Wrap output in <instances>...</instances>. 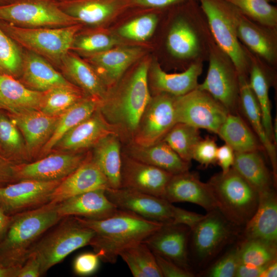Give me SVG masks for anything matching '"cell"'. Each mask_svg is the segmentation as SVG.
Here are the masks:
<instances>
[{
	"label": "cell",
	"instance_id": "19",
	"mask_svg": "<svg viewBox=\"0 0 277 277\" xmlns=\"http://www.w3.org/2000/svg\"><path fill=\"white\" fill-rule=\"evenodd\" d=\"M8 115L22 134L31 161L38 160L40 151L51 137L60 116H50L36 109L9 113Z\"/></svg>",
	"mask_w": 277,
	"mask_h": 277
},
{
	"label": "cell",
	"instance_id": "29",
	"mask_svg": "<svg viewBox=\"0 0 277 277\" xmlns=\"http://www.w3.org/2000/svg\"><path fill=\"white\" fill-rule=\"evenodd\" d=\"M61 63L64 74L87 96L100 103L105 99L108 92L107 87L92 66L69 52Z\"/></svg>",
	"mask_w": 277,
	"mask_h": 277
},
{
	"label": "cell",
	"instance_id": "11",
	"mask_svg": "<svg viewBox=\"0 0 277 277\" xmlns=\"http://www.w3.org/2000/svg\"><path fill=\"white\" fill-rule=\"evenodd\" d=\"M174 108L176 123L215 134L230 113L210 94L197 88L175 97Z\"/></svg>",
	"mask_w": 277,
	"mask_h": 277
},
{
	"label": "cell",
	"instance_id": "48",
	"mask_svg": "<svg viewBox=\"0 0 277 277\" xmlns=\"http://www.w3.org/2000/svg\"><path fill=\"white\" fill-rule=\"evenodd\" d=\"M240 264L238 246L231 248L208 269L207 276L233 277Z\"/></svg>",
	"mask_w": 277,
	"mask_h": 277
},
{
	"label": "cell",
	"instance_id": "59",
	"mask_svg": "<svg viewBox=\"0 0 277 277\" xmlns=\"http://www.w3.org/2000/svg\"><path fill=\"white\" fill-rule=\"evenodd\" d=\"M276 276L277 261L276 259L268 264L261 277H276Z\"/></svg>",
	"mask_w": 277,
	"mask_h": 277
},
{
	"label": "cell",
	"instance_id": "47",
	"mask_svg": "<svg viewBox=\"0 0 277 277\" xmlns=\"http://www.w3.org/2000/svg\"><path fill=\"white\" fill-rule=\"evenodd\" d=\"M158 19L154 14H145L138 17L124 25L118 30L123 37L136 41H144L153 34Z\"/></svg>",
	"mask_w": 277,
	"mask_h": 277
},
{
	"label": "cell",
	"instance_id": "28",
	"mask_svg": "<svg viewBox=\"0 0 277 277\" xmlns=\"http://www.w3.org/2000/svg\"><path fill=\"white\" fill-rule=\"evenodd\" d=\"M21 74L26 87L41 92L55 86L71 84L43 57L30 51L23 56Z\"/></svg>",
	"mask_w": 277,
	"mask_h": 277
},
{
	"label": "cell",
	"instance_id": "26",
	"mask_svg": "<svg viewBox=\"0 0 277 277\" xmlns=\"http://www.w3.org/2000/svg\"><path fill=\"white\" fill-rule=\"evenodd\" d=\"M238 36L239 41L257 55L270 64H275L277 58L275 28L254 23L240 12Z\"/></svg>",
	"mask_w": 277,
	"mask_h": 277
},
{
	"label": "cell",
	"instance_id": "54",
	"mask_svg": "<svg viewBox=\"0 0 277 277\" xmlns=\"http://www.w3.org/2000/svg\"><path fill=\"white\" fill-rule=\"evenodd\" d=\"M234 158V151L228 145L225 144L217 147L216 162L222 169V172H227L232 167Z\"/></svg>",
	"mask_w": 277,
	"mask_h": 277
},
{
	"label": "cell",
	"instance_id": "63",
	"mask_svg": "<svg viewBox=\"0 0 277 277\" xmlns=\"http://www.w3.org/2000/svg\"><path fill=\"white\" fill-rule=\"evenodd\" d=\"M13 1H14V0H11V2Z\"/></svg>",
	"mask_w": 277,
	"mask_h": 277
},
{
	"label": "cell",
	"instance_id": "44",
	"mask_svg": "<svg viewBox=\"0 0 277 277\" xmlns=\"http://www.w3.org/2000/svg\"><path fill=\"white\" fill-rule=\"evenodd\" d=\"M241 13L257 23L271 28L277 25L276 8L268 0H226Z\"/></svg>",
	"mask_w": 277,
	"mask_h": 277
},
{
	"label": "cell",
	"instance_id": "1",
	"mask_svg": "<svg viewBox=\"0 0 277 277\" xmlns=\"http://www.w3.org/2000/svg\"><path fill=\"white\" fill-rule=\"evenodd\" d=\"M75 217L94 231L89 245L100 259L110 264L116 263L122 251L143 242L163 224L120 209L112 215L102 220Z\"/></svg>",
	"mask_w": 277,
	"mask_h": 277
},
{
	"label": "cell",
	"instance_id": "10",
	"mask_svg": "<svg viewBox=\"0 0 277 277\" xmlns=\"http://www.w3.org/2000/svg\"><path fill=\"white\" fill-rule=\"evenodd\" d=\"M209 67L204 82L197 88L210 94L230 113L239 104V74L229 57L213 42L208 44Z\"/></svg>",
	"mask_w": 277,
	"mask_h": 277
},
{
	"label": "cell",
	"instance_id": "35",
	"mask_svg": "<svg viewBox=\"0 0 277 277\" xmlns=\"http://www.w3.org/2000/svg\"><path fill=\"white\" fill-rule=\"evenodd\" d=\"M217 134L234 152L260 151L264 149L253 131L235 113L228 114Z\"/></svg>",
	"mask_w": 277,
	"mask_h": 277
},
{
	"label": "cell",
	"instance_id": "42",
	"mask_svg": "<svg viewBox=\"0 0 277 277\" xmlns=\"http://www.w3.org/2000/svg\"><path fill=\"white\" fill-rule=\"evenodd\" d=\"M201 139L199 129L185 123H176L163 141L183 160L190 163L194 149Z\"/></svg>",
	"mask_w": 277,
	"mask_h": 277
},
{
	"label": "cell",
	"instance_id": "45",
	"mask_svg": "<svg viewBox=\"0 0 277 277\" xmlns=\"http://www.w3.org/2000/svg\"><path fill=\"white\" fill-rule=\"evenodd\" d=\"M15 43L0 27V72L13 77L21 74L23 56Z\"/></svg>",
	"mask_w": 277,
	"mask_h": 277
},
{
	"label": "cell",
	"instance_id": "40",
	"mask_svg": "<svg viewBox=\"0 0 277 277\" xmlns=\"http://www.w3.org/2000/svg\"><path fill=\"white\" fill-rule=\"evenodd\" d=\"M250 58L249 84L260 106L265 132L274 144L270 101L269 96V82L265 71L248 52Z\"/></svg>",
	"mask_w": 277,
	"mask_h": 277
},
{
	"label": "cell",
	"instance_id": "5",
	"mask_svg": "<svg viewBox=\"0 0 277 277\" xmlns=\"http://www.w3.org/2000/svg\"><path fill=\"white\" fill-rule=\"evenodd\" d=\"M207 183L220 211L236 226H245L258 207V191L232 167L214 174Z\"/></svg>",
	"mask_w": 277,
	"mask_h": 277
},
{
	"label": "cell",
	"instance_id": "52",
	"mask_svg": "<svg viewBox=\"0 0 277 277\" xmlns=\"http://www.w3.org/2000/svg\"><path fill=\"white\" fill-rule=\"evenodd\" d=\"M204 215L174 206L172 223L186 225L192 229Z\"/></svg>",
	"mask_w": 277,
	"mask_h": 277
},
{
	"label": "cell",
	"instance_id": "64",
	"mask_svg": "<svg viewBox=\"0 0 277 277\" xmlns=\"http://www.w3.org/2000/svg\"><path fill=\"white\" fill-rule=\"evenodd\" d=\"M62 1V0H59L58 1Z\"/></svg>",
	"mask_w": 277,
	"mask_h": 277
},
{
	"label": "cell",
	"instance_id": "7",
	"mask_svg": "<svg viewBox=\"0 0 277 277\" xmlns=\"http://www.w3.org/2000/svg\"><path fill=\"white\" fill-rule=\"evenodd\" d=\"M0 27L28 51L61 63L71 49L80 26L77 24L62 27L26 28L0 21Z\"/></svg>",
	"mask_w": 277,
	"mask_h": 277
},
{
	"label": "cell",
	"instance_id": "6",
	"mask_svg": "<svg viewBox=\"0 0 277 277\" xmlns=\"http://www.w3.org/2000/svg\"><path fill=\"white\" fill-rule=\"evenodd\" d=\"M94 234L92 229L81 224L75 216L63 218L31 250L39 262L41 275L74 251L89 245Z\"/></svg>",
	"mask_w": 277,
	"mask_h": 277
},
{
	"label": "cell",
	"instance_id": "14",
	"mask_svg": "<svg viewBox=\"0 0 277 277\" xmlns=\"http://www.w3.org/2000/svg\"><path fill=\"white\" fill-rule=\"evenodd\" d=\"M91 152H52L34 161L14 165L16 182L23 180L52 181L62 180L76 170Z\"/></svg>",
	"mask_w": 277,
	"mask_h": 277
},
{
	"label": "cell",
	"instance_id": "57",
	"mask_svg": "<svg viewBox=\"0 0 277 277\" xmlns=\"http://www.w3.org/2000/svg\"><path fill=\"white\" fill-rule=\"evenodd\" d=\"M182 0H134L140 5L155 8H161L173 5Z\"/></svg>",
	"mask_w": 277,
	"mask_h": 277
},
{
	"label": "cell",
	"instance_id": "36",
	"mask_svg": "<svg viewBox=\"0 0 277 277\" xmlns=\"http://www.w3.org/2000/svg\"><path fill=\"white\" fill-rule=\"evenodd\" d=\"M100 104L97 100L86 96L60 115L51 137L40 151L38 159L50 153L60 139L67 132L90 116L99 108Z\"/></svg>",
	"mask_w": 277,
	"mask_h": 277
},
{
	"label": "cell",
	"instance_id": "32",
	"mask_svg": "<svg viewBox=\"0 0 277 277\" xmlns=\"http://www.w3.org/2000/svg\"><path fill=\"white\" fill-rule=\"evenodd\" d=\"M166 45L169 53L176 58L201 60L199 59L203 49L201 36L197 29L184 18H179L172 24Z\"/></svg>",
	"mask_w": 277,
	"mask_h": 277
},
{
	"label": "cell",
	"instance_id": "8",
	"mask_svg": "<svg viewBox=\"0 0 277 277\" xmlns=\"http://www.w3.org/2000/svg\"><path fill=\"white\" fill-rule=\"evenodd\" d=\"M238 228L217 208L207 212L190 229L189 245L195 264L205 266L213 260L233 240Z\"/></svg>",
	"mask_w": 277,
	"mask_h": 277
},
{
	"label": "cell",
	"instance_id": "2",
	"mask_svg": "<svg viewBox=\"0 0 277 277\" xmlns=\"http://www.w3.org/2000/svg\"><path fill=\"white\" fill-rule=\"evenodd\" d=\"M148 71V62H142L116 93H107L99 106L104 117L125 144L131 141L151 97Z\"/></svg>",
	"mask_w": 277,
	"mask_h": 277
},
{
	"label": "cell",
	"instance_id": "30",
	"mask_svg": "<svg viewBox=\"0 0 277 277\" xmlns=\"http://www.w3.org/2000/svg\"><path fill=\"white\" fill-rule=\"evenodd\" d=\"M202 70L201 60L193 63L184 71L178 73H167L155 63L152 68V86L159 93H167L174 97L182 96L197 88Z\"/></svg>",
	"mask_w": 277,
	"mask_h": 277
},
{
	"label": "cell",
	"instance_id": "55",
	"mask_svg": "<svg viewBox=\"0 0 277 277\" xmlns=\"http://www.w3.org/2000/svg\"><path fill=\"white\" fill-rule=\"evenodd\" d=\"M14 164L0 156V187L16 182Z\"/></svg>",
	"mask_w": 277,
	"mask_h": 277
},
{
	"label": "cell",
	"instance_id": "56",
	"mask_svg": "<svg viewBox=\"0 0 277 277\" xmlns=\"http://www.w3.org/2000/svg\"><path fill=\"white\" fill-rule=\"evenodd\" d=\"M268 264L260 267H254L239 264L236 270L234 276L261 277L262 273L265 270Z\"/></svg>",
	"mask_w": 277,
	"mask_h": 277
},
{
	"label": "cell",
	"instance_id": "27",
	"mask_svg": "<svg viewBox=\"0 0 277 277\" xmlns=\"http://www.w3.org/2000/svg\"><path fill=\"white\" fill-rule=\"evenodd\" d=\"M239 104L253 132L259 139L264 150L269 158L272 173L276 185L277 157L275 146L267 136L263 127L261 109L255 96L250 87L247 76L239 75Z\"/></svg>",
	"mask_w": 277,
	"mask_h": 277
},
{
	"label": "cell",
	"instance_id": "21",
	"mask_svg": "<svg viewBox=\"0 0 277 277\" xmlns=\"http://www.w3.org/2000/svg\"><path fill=\"white\" fill-rule=\"evenodd\" d=\"M163 198L171 203H193L203 207L207 212L217 208L208 183L202 182L196 173L189 171L172 176Z\"/></svg>",
	"mask_w": 277,
	"mask_h": 277
},
{
	"label": "cell",
	"instance_id": "13",
	"mask_svg": "<svg viewBox=\"0 0 277 277\" xmlns=\"http://www.w3.org/2000/svg\"><path fill=\"white\" fill-rule=\"evenodd\" d=\"M62 180H23L1 187L0 208L11 216L48 204Z\"/></svg>",
	"mask_w": 277,
	"mask_h": 277
},
{
	"label": "cell",
	"instance_id": "9",
	"mask_svg": "<svg viewBox=\"0 0 277 277\" xmlns=\"http://www.w3.org/2000/svg\"><path fill=\"white\" fill-rule=\"evenodd\" d=\"M0 21L26 28L62 27L77 22L55 0H14L0 5Z\"/></svg>",
	"mask_w": 277,
	"mask_h": 277
},
{
	"label": "cell",
	"instance_id": "38",
	"mask_svg": "<svg viewBox=\"0 0 277 277\" xmlns=\"http://www.w3.org/2000/svg\"><path fill=\"white\" fill-rule=\"evenodd\" d=\"M0 156L14 165L31 162L20 131L8 114L1 111Z\"/></svg>",
	"mask_w": 277,
	"mask_h": 277
},
{
	"label": "cell",
	"instance_id": "16",
	"mask_svg": "<svg viewBox=\"0 0 277 277\" xmlns=\"http://www.w3.org/2000/svg\"><path fill=\"white\" fill-rule=\"evenodd\" d=\"M190 229L187 226L173 223H163L143 242L154 254L191 271L189 259Z\"/></svg>",
	"mask_w": 277,
	"mask_h": 277
},
{
	"label": "cell",
	"instance_id": "37",
	"mask_svg": "<svg viewBox=\"0 0 277 277\" xmlns=\"http://www.w3.org/2000/svg\"><path fill=\"white\" fill-rule=\"evenodd\" d=\"M60 8L77 22L89 25L103 22L112 15L114 6L103 0H62Z\"/></svg>",
	"mask_w": 277,
	"mask_h": 277
},
{
	"label": "cell",
	"instance_id": "58",
	"mask_svg": "<svg viewBox=\"0 0 277 277\" xmlns=\"http://www.w3.org/2000/svg\"><path fill=\"white\" fill-rule=\"evenodd\" d=\"M12 221V215L6 214L0 208V242L4 238Z\"/></svg>",
	"mask_w": 277,
	"mask_h": 277
},
{
	"label": "cell",
	"instance_id": "25",
	"mask_svg": "<svg viewBox=\"0 0 277 277\" xmlns=\"http://www.w3.org/2000/svg\"><path fill=\"white\" fill-rule=\"evenodd\" d=\"M123 152L129 157L165 170L172 174L189 171L190 163L183 160L164 141L142 146L129 142Z\"/></svg>",
	"mask_w": 277,
	"mask_h": 277
},
{
	"label": "cell",
	"instance_id": "53",
	"mask_svg": "<svg viewBox=\"0 0 277 277\" xmlns=\"http://www.w3.org/2000/svg\"><path fill=\"white\" fill-rule=\"evenodd\" d=\"M41 265L36 256L30 253L24 262L19 267L17 277H38L41 276Z\"/></svg>",
	"mask_w": 277,
	"mask_h": 277
},
{
	"label": "cell",
	"instance_id": "23",
	"mask_svg": "<svg viewBox=\"0 0 277 277\" xmlns=\"http://www.w3.org/2000/svg\"><path fill=\"white\" fill-rule=\"evenodd\" d=\"M143 50L137 47L125 46L89 55V61L106 86L114 85L126 70L142 55Z\"/></svg>",
	"mask_w": 277,
	"mask_h": 277
},
{
	"label": "cell",
	"instance_id": "39",
	"mask_svg": "<svg viewBox=\"0 0 277 277\" xmlns=\"http://www.w3.org/2000/svg\"><path fill=\"white\" fill-rule=\"evenodd\" d=\"M86 96L72 83L55 86L43 92L38 110L47 115L58 116Z\"/></svg>",
	"mask_w": 277,
	"mask_h": 277
},
{
	"label": "cell",
	"instance_id": "3",
	"mask_svg": "<svg viewBox=\"0 0 277 277\" xmlns=\"http://www.w3.org/2000/svg\"><path fill=\"white\" fill-rule=\"evenodd\" d=\"M57 204L49 203L12 215L9 228L0 242V265L21 267L38 240L63 218Z\"/></svg>",
	"mask_w": 277,
	"mask_h": 277
},
{
	"label": "cell",
	"instance_id": "24",
	"mask_svg": "<svg viewBox=\"0 0 277 277\" xmlns=\"http://www.w3.org/2000/svg\"><path fill=\"white\" fill-rule=\"evenodd\" d=\"M256 210L245 225L243 239L277 244V197L273 188L259 193Z\"/></svg>",
	"mask_w": 277,
	"mask_h": 277
},
{
	"label": "cell",
	"instance_id": "62",
	"mask_svg": "<svg viewBox=\"0 0 277 277\" xmlns=\"http://www.w3.org/2000/svg\"><path fill=\"white\" fill-rule=\"evenodd\" d=\"M269 2V1H274L275 0H268Z\"/></svg>",
	"mask_w": 277,
	"mask_h": 277
},
{
	"label": "cell",
	"instance_id": "22",
	"mask_svg": "<svg viewBox=\"0 0 277 277\" xmlns=\"http://www.w3.org/2000/svg\"><path fill=\"white\" fill-rule=\"evenodd\" d=\"M118 208L108 199L105 189H96L69 197L57 204L56 210L62 218L78 216L102 220L114 214Z\"/></svg>",
	"mask_w": 277,
	"mask_h": 277
},
{
	"label": "cell",
	"instance_id": "20",
	"mask_svg": "<svg viewBox=\"0 0 277 277\" xmlns=\"http://www.w3.org/2000/svg\"><path fill=\"white\" fill-rule=\"evenodd\" d=\"M109 188L107 179L92 160L90 153L81 166L63 179L52 192L49 203L57 204L83 193Z\"/></svg>",
	"mask_w": 277,
	"mask_h": 277
},
{
	"label": "cell",
	"instance_id": "50",
	"mask_svg": "<svg viewBox=\"0 0 277 277\" xmlns=\"http://www.w3.org/2000/svg\"><path fill=\"white\" fill-rule=\"evenodd\" d=\"M100 258L95 252H86L78 255L73 263L75 273L84 276L93 274L99 266Z\"/></svg>",
	"mask_w": 277,
	"mask_h": 277
},
{
	"label": "cell",
	"instance_id": "4",
	"mask_svg": "<svg viewBox=\"0 0 277 277\" xmlns=\"http://www.w3.org/2000/svg\"><path fill=\"white\" fill-rule=\"evenodd\" d=\"M199 1L214 42L231 60L239 75L247 76L251 61L238 36L240 11L226 0Z\"/></svg>",
	"mask_w": 277,
	"mask_h": 277
},
{
	"label": "cell",
	"instance_id": "18",
	"mask_svg": "<svg viewBox=\"0 0 277 277\" xmlns=\"http://www.w3.org/2000/svg\"><path fill=\"white\" fill-rule=\"evenodd\" d=\"M111 134L117 133L98 108L90 116L67 132L52 151L66 152L87 151Z\"/></svg>",
	"mask_w": 277,
	"mask_h": 277
},
{
	"label": "cell",
	"instance_id": "61",
	"mask_svg": "<svg viewBox=\"0 0 277 277\" xmlns=\"http://www.w3.org/2000/svg\"><path fill=\"white\" fill-rule=\"evenodd\" d=\"M11 2V0H0V5H5Z\"/></svg>",
	"mask_w": 277,
	"mask_h": 277
},
{
	"label": "cell",
	"instance_id": "43",
	"mask_svg": "<svg viewBox=\"0 0 277 277\" xmlns=\"http://www.w3.org/2000/svg\"><path fill=\"white\" fill-rule=\"evenodd\" d=\"M240 264L260 267L276 259V244L257 239H243L238 245Z\"/></svg>",
	"mask_w": 277,
	"mask_h": 277
},
{
	"label": "cell",
	"instance_id": "49",
	"mask_svg": "<svg viewBox=\"0 0 277 277\" xmlns=\"http://www.w3.org/2000/svg\"><path fill=\"white\" fill-rule=\"evenodd\" d=\"M217 149L216 144L213 138H202L194 149L192 159L204 167L214 164L216 163Z\"/></svg>",
	"mask_w": 277,
	"mask_h": 277
},
{
	"label": "cell",
	"instance_id": "60",
	"mask_svg": "<svg viewBox=\"0 0 277 277\" xmlns=\"http://www.w3.org/2000/svg\"><path fill=\"white\" fill-rule=\"evenodd\" d=\"M19 267L0 265V277H17Z\"/></svg>",
	"mask_w": 277,
	"mask_h": 277
},
{
	"label": "cell",
	"instance_id": "17",
	"mask_svg": "<svg viewBox=\"0 0 277 277\" xmlns=\"http://www.w3.org/2000/svg\"><path fill=\"white\" fill-rule=\"evenodd\" d=\"M173 174L133 159L122 152L121 187L163 198Z\"/></svg>",
	"mask_w": 277,
	"mask_h": 277
},
{
	"label": "cell",
	"instance_id": "41",
	"mask_svg": "<svg viewBox=\"0 0 277 277\" xmlns=\"http://www.w3.org/2000/svg\"><path fill=\"white\" fill-rule=\"evenodd\" d=\"M119 256L134 277H163L154 254L143 242L123 250Z\"/></svg>",
	"mask_w": 277,
	"mask_h": 277
},
{
	"label": "cell",
	"instance_id": "15",
	"mask_svg": "<svg viewBox=\"0 0 277 277\" xmlns=\"http://www.w3.org/2000/svg\"><path fill=\"white\" fill-rule=\"evenodd\" d=\"M105 193L118 209L132 212L149 220L172 223L174 206L164 198L124 188H109Z\"/></svg>",
	"mask_w": 277,
	"mask_h": 277
},
{
	"label": "cell",
	"instance_id": "12",
	"mask_svg": "<svg viewBox=\"0 0 277 277\" xmlns=\"http://www.w3.org/2000/svg\"><path fill=\"white\" fill-rule=\"evenodd\" d=\"M174 100V96L164 93L151 97L130 142L148 146L163 140L176 123Z\"/></svg>",
	"mask_w": 277,
	"mask_h": 277
},
{
	"label": "cell",
	"instance_id": "34",
	"mask_svg": "<svg viewBox=\"0 0 277 277\" xmlns=\"http://www.w3.org/2000/svg\"><path fill=\"white\" fill-rule=\"evenodd\" d=\"M239 173L258 193L275 186L273 177L266 166L259 151L234 152L231 167Z\"/></svg>",
	"mask_w": 277,
	"mask_h": 277
},
{
	"label": "cell",
	"instance_id": "51",
	"mask_svg": "<svg viewBox=\"0 0 277 277\" xmlns=\"http://www.w3.org/2000/svg\"><path fill=\"white\" fill-rule=\"evenodd\" d=\"M157 265L164 277H193L191 271L185 270L174 263L160 255L154 254Z\"/></svg>",
	"mask_w": 277,
	"mask_h": 277
},
{
	"label": "cell",
	"instance_id": "46",
	"mask_svg": "<svg viewBox=\"0 0 277 277\" xmlns=\"http://www.w3.org/2000/svg\"><path fill=\"white\" fill-rule=\"evenodd\" d=\"M118 43L114 37L103 33L75 35L71 49L91 55L113 48Z\"/></svg>",
	"mask_w": 277,
	"mask_h": 277
},
{
	"label": "cell",
	"instance_id": "33",
	"mask_svg": "<svg viewBox=\"0 0 277 277\" xmlns=\"http://www.w3.org/2000/svg\"><path fill=\"white\" fill-rule=\"evenodd\" d=\"M121 143L117 134H111L99 142L91 152L92 160L106 176L111 188L121 187Z\"/></svg>",
	"mask_w": 277,
	"mask_h": 277
},
{
	"label": "cell",
	"instance_id": "31",
	"mask_svg": "<svg viewBox=\"0 0 277 277\" xmlns=\"http://www.w3.org/2000/svg\"><path fill=\"white\" fill-rule=\"evenodd\" d=\"M42 94L28 88L14 77L0 72V109L11 113L38 110Z\"/></svg>",
	"mask_w": 277,
	"mask_h": 277
}]
</instances>
